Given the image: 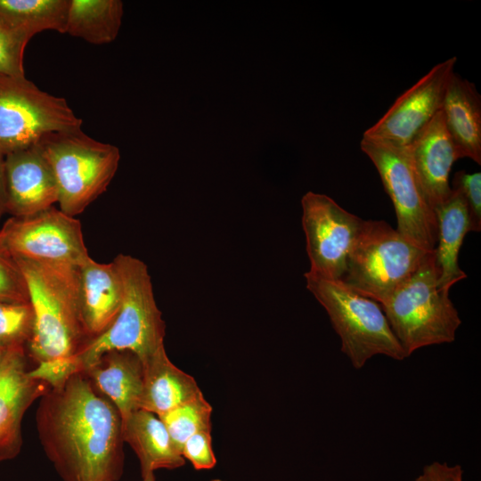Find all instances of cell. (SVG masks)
<instances>
[{
  "label": "cell",
  "instance_id": "6",
  "mask_svg": "<svg viewBox=\"0 0 481 481\" xmlns=\"http://www.w3.org/2000/svg\"><path fill=\"white\" fill-rule=\"evenodd\" d=\"M307 289L326 310L352 366L362 369L375 355L403 361L406 355L377 302L341 281L305 273Z\"/></svg>",
  "mask_w": 481,
  "mask_h": 481
},
{
  "label": "cell",
  "instance_id": "7",
  "mask_svg": "<svg viewBox=\"0 0 481 481\" xmlns=\"http://www.w3.org/2000/svg\"><path fill=\"white\" fill-rule=\"evenodd\" d=\"M426 252L382 220H363L339 280L381 305L420 266Z\"/></svg>",
  "mask_w": 481,
  "mask_h": 481
},
{
  "label": "cell",
  "instance_id": "3",
  "mask_svg": "<svg viewBox=\"0 0 481 481\" xmlns=\"http://www.w3.org/2000/svg\"><path fill=\"white\" fill-rule=\"evenodd\" d=\"M113 261L122 281L120 309L109 328L88 340L72 357L76 372L86 371L110 351H131L143 363L164 347L165 322L154 298L147 265L124 254Z\"/></svg>",
  "mask_w": 481,
  "mask_h": 481
},
{
  "label": "cell",
  "instance_id": "19",
  "mask_svg": "<svg viewBox=\"0 0 481 481\" xmlns=\"http://www.w3.org/2000/svg\"><path fill=\"white\" fill-rule=\"evenodd\" d=\"M143 363L139 409L159 416L202 394L193 377L172 363L165 347Z\"/></svg>",
  "mask_w": 481,
  "mask_h": 481
},
{
  "label": "cell",
  "instance_id": "29",
  "mask_svg": "<svg viewBox=\"0 0 481 481\" xmlns=\"http://www.w3.org/2000/svg\"><path fill=\"white\" fill-rule=\"evenodd\" d=\"M181 454L197 470L213 469L216 459L212 448L211 430L200 431L190 436L183 444Z\"/></svg>",
  "mask_w": 481,
  "mask_h": 481
},
{
  "label": "cell",
  "instance_id": "28",
  "mask_svg": "<svg viewBox=\"0 0 481 481\" xmlns=\"http://www.w3.org/2000/svg\"><path fill=\"white\" fill-rule=\"evenodd\" d=\"M452 188L459 190L467 204L469 232L481 230V173L457 172L452 179Z\"/></svg>",
  "mask_w": 481,
  "mask_h": 481
},
{
  "label": "cell",
  "instance_id": "9",
  "mask_svg": "<svg viewBox=\"0 0 481 481\" xmlns=\"http://www.w3.org/2000/svg\"><path fill=\"white\" fill-rule=\"evenodd\" d=\"M361 150L379 174L396 214V230L426 252L437 243V220L420 184L406 149L363 137Z\"/></svg>",
  "mask_w": 481,
  "mask_h": 481
},
{
  "label": "cell",
  "instance_id": "1",
  "mask_svg": "<svg viewBox=\"0 0 481 481\" xmlns=\"http://www.w3.org/2000/svg\"><path fill=\"white\" fill-rule=\"evenodd\" d=\"M37 428L63 481H117L124 468L122 420L84 372L40 397Z\"/></svg>",
  "mask_w": 481,
  "mask_h": 481
},
{
  "label": "cell",
  "instance_id": "30",
  "mask_svg": "<svg viewBox=\"0 0 481 481\" xmlns=\"http://www.w3.org/2000/svg\"><path fill=\"white\" fill-rule=\"evenodd\" d=\"M463 473L459 464L433 461L423 468L415 481H463Z\"/></svg>",
  "mask_w": 481,
  "mask_h": 481
},
{
  "label": "cell",
  "instance_id": "8",
  "mask_svg": "<svg viewBox=\"0 0 481 481\" xmlns=\"http://www.w3.org/2000/svg\"><path fill=\"white\" fill-rule=\"evenodd\" d=\"M77 117L64 98L39 89L26 77L0 75V153L36 144L52 132L80 129Z\"/></svg>",
  "mask_w": 481,
  "mask_h": 481
},
{
  "label": "cell",
  "instance_id": "34",
  "mask_svg": "<svg viewBox=\"0 0 481 481\" xmlns=\"http://www.w3.org/2000/svg\"><path fill=\"white\" fill-rule=\"evenodd\" d=\"M210 481H225V480H223V479H220V478H215V479H212Z\"/></svg>",
  "mask_w": 481,
  "mask_h": 481
},
{
  "label": "cell",
  "instance_id": "16",
  "mask_svg": "<svg viewBox=\"0 0 481 481\" xmlns=\"http://www.w3.org/2000/svg\"><path fill=\"white\" fill-rule=\"evenodd\" d=\"M82 323L88 340L106 330L122 303L123 287L114 263L102 264L87 257L77 267Z\"/></svg>",
  "mask_w": 481,
  "mask_h": 481
},
{
  "label": "cell",
  "instance_id": "15",
  "mask_svg": "<svg viewBox=\"0 0 481 481\" xmlns=\"http://www.w3.org/2000/svg\"><path fill=\"white\" fill-rule=\"evenodd\" d=\"M406 150L420 184L434 210L451 193L449 175L452 164L460 159L441 110Z\"/></svg>",
  "mask_w": 481,
  "mask_h": 481
},
{
  "label": "cell",
  "instance_id": "23",
  "mask_svg": "<svg viewBox=\"0 0 481 481\" xmlns=\"http://www.w3.org/2000/svg\"><path fill=\"white\" fill-rule=\"evenodd\" d=\"M69 0H0V19L31 37L44 30L66 33Z\"/></svg>",
  "mask_w": 481,
  "mask_h": 481
},
{
  "label": "cell",
  "instance_id": "25",
  "mask_svg": "<svg viewBox=\"0 0 481 481\" xmlns=\"http://www.w3.org/2000/svg\"><path fill=\"white\" fill-rule=\"evenodd\" d=\"M34 328L30 303L0 302V347L25 346Z\"/></svg>",
  "mask_w": 481,
  "mask_h": 481
},
{
  "label": "cell",
  "instance_id": "24",
  "mask_svg": "<svg viewBox=\"0 0 481 481\" xmlns=\"http://www.w3.org/2000/svg\"><path fill=\"white\" fill-rule=\"evenodd\" d=\"M212 406L203 394L159 415L169 436L180 452L184 442L192 435L211 430Z\"/></svg>",
  "mask_w": 481,
  "mask_h": 481
},
{
  "label": "cell",
  "instance_id": "13",
  "mask_svg": "<svg viewBox=\"0 0 481 481\" xmlns=\"http://www.w3.org/2000/svg\"><path fill=\"white\" fill-rule=\"evenodd\" d=\"M25 346L8 348L0 361V462L16 457L22 445L26 411L50 387L29 374Z\"/></svg>",
  "mask_w": 481,
  "mask_h": 481
},
{
  "label": "cell",
  "instance_id": "26",
  "mask_svg": "<svg viewBox=\"0 0 481 481\" xmlns=\"http://www.w3.org/2000/svg\"><path fill=\"white\" fill-rule=\"evenodd\" d=\"M31 37L0 19V75L25 77L23 58Z\"/></svg>",
  "mask_w": 481,
  "mask_h": 481
},
{
  "label": "cell",
  "instance_id": "14",
  "mask_svg": "<svg viewBox=\"0 0 481 481\" xmlns=\"http://www.w3.org/2000/svg\"><path fill=\"white\" fill-rule=\"evenodd\" d=\"M6 212L26 216L58 202L57 184L52 169L34 144L4 156Z\"/></svg>",
  "mask_w": 481,
  "mask_h": 481
},
{
  "label": "cell",
  "instance_id": "20",
  "mask_svg": "<svg viewBox=\"0 0 481 481\" xmlns=\"http://www.w3.org/2000/svg\"><path fill=\"white\" fill-rule=\"evenodd\" d=\"M122 435L140 461L142 477L159 469H174L185 464L165 425L151 412H133L122 421Z\"/></svg>",
  "mask_w": 481,
  "mask_h": 481
},
{
  "label": "cell",
  "instance_id": "10",
  "mask_svg": "<svg viewBox=\"0 0 481 481\" xmlns=\"http://www.w3.org/2000/svg\"><path fill=\"white\" fill-rule=\"evenodd\" d=\"M0 251L12 259L69 266L89 257L80 222L53 206L8 219L0 229Z\"/></svg>",
  "mask_w": 481,
  "mask_h": 481
},
{
  "label": "cell",
  "instance_id": "33",
  "mask_svg": "<svg viewBox=\"0 0 481 481\" xmlns=\"http://www.w3.org/2000/svg\"><path fill=\"white\" fill-rule=\"evenodd\" d=\"M6 350H7V349L1 348V347H0V361H1V359L3 358V356H4V353H5Z\"/></svg>",
  "mask_w": 481,
  "mask_h": 481
},
{
  "label": "cell",
  "instance_id": "11",
  "mask_svg": "<svg viewBox=\"0 0 481 481\" xmlns=\"http://www.w3.org/2000/svg\"><path fill=\"white\" fill-rule=\"evenodd\" d=\"M302 227L310 261L309 273L339 281L363 219L327 195L308 192L302 200Z\"/></svg>",
  "mask_w": 481,
  "mask_h": 481
},
{
  "label": "cell",
  "instance_id": "22",
  "mask_svg": "<svg viewBox=\"0 0 481 481\" xmlns=\"http://www.w3.org/2000/svg\"><path fill=\"white\" fill-rule=\"evenodd\" d=\"M123 15L120 0H69L66 33L94 45L112 42Z\"/></svg>",
  "mask_w": 481,
  "mask_h": 481
},
{
  "label": "cell",
  "instance_id": "5",
  "mask_svg": "<svg viewBox=\"0 0 481 481\" xmlns=\"http://www.w3.org/2000/svg\"><path fill=\"white\" fill-rule=\"evenodd\" d=\"M35 145L53 174L60 209L70 216L106 191L120 159L117 146L94 140L81 128L46 134Z\"/></svg>",
  "mask_w": 481,
  "mask_h": 481
},
{
  "label": "cell",
  "instance_id": "4",
  "mask_svg": "<svg viewBox=\"0 0 481 481\" xmlns=\"http://www.w3.org/2000/svg\"><path fill=\"white\" fill-rule=\"evenodd\" d=\"M434 252L380 306L406 357L433 345L452 343L461 324L448 290L438 289Z\"/></svg>",
  "mask_w": 481,
  "mask_h": 481
},
{
  "label": "cell",
  "instance_id": "21",
  "mask_svg": "<svg viewBox=\"0 0 481 481\" xmlns=\"http://www.w3.org/2000/svg\"><path fill=\"white\" fill-rule=\"evenodd\" d=\"M437 220V243L436 261L440 271L437 287L450 290L459 281L466 278L460 268L458 257L469 223L466 201L461 192L452 188L449 196L434 209Z\"/></svg>",
  "mask_w": 481,
  "mask_h": 481
},
{
  "label": "cell",
  "instance_id": "2",
  "mask_svg": "<svg viewBox=\"0 0 481 481\" xmlns=\"http://www.w3.org/2000/svg\"><path fill=\"white\" fill-rule=\"evenodd\" d=\"M25 278L34 314L29 353L37 364L73 357L88 341L79 308L78 266L13 259Z\"/></svg>",
  "mask_w": 481,
  "mask_h": 481
},
{
  "label": "cell",
  "instance_id": "18",
  "mask_svg": "<svg viewBox=\"0 0 481 481\" xmlns=\"http://www.w3.org/2000/svg\"><path fill=\"white\" fill-rule=\"evenodd\" d=\"M84 373L95 389L118 411L122 421L139 409L143 385V363L135 353L110 351Z\"/></svg>",
  "mask_w": 481,
  "mask_h": 481
},
{
  "label": "cell",
  "instance_id": "17",
  "mask_svg": "<svg viewBox=\"0 0 481 481\" xmlns=\"http://www.w3.org/2000/svg\"><path fill=\"white\" fill-rule=\"evenodd\" d=\"M441 112L459 158L481 164V95L476 86L453 72L445 89Z\"/></svg>",
  "mask_w": 481,
  "mask_h": 481
},
{
  "label": "cell",
  "instance_id": "32",
  "mask_svg": "<svg viewBox=\"0 0 481 481\" xmlns=\"http://www.w3.org/2000/svg\"><path fill=\"white\" fill-rule=\"evenodd\" d=\"M142 481H156L154 472L149 473L148 475L143 477Z\"/></svg>",
  "mask_w": 481,
  "mask_h": 481
},
{
  "label": "cell",
  "instance_id": "27",
  "mask_svg": "<svg viewBox=\"0 0 481 481\" xmlns=\"http://www.w3.org/2000/svg\"><path fill=\"white\" fill-rule=\"evenodd\" d=\"M0 302L29 303L27 283L16 262L0 251Z\"/></svg>",
  "mask_w": 481,
  "mask_h": 481
},
{
  "label": "cell",
  "instance_id": "12",
  "mask_svg": "<svg viewBox=\"0 0 481 481\" xmlns=\"http://www.w3.org/2000/svg\"><path fill=\"white\" fill-rule=\"evenodd\" d=\"M456 61L454 56L434 66L402 94L363 137L397 148L410 147L441 110Z\"/></svg>",
  "mask_w": 481,
  "mask_h": 481
},
{
  "label": "cell",
  "instance_id": "31",
  "mask_svg": "<svg viewBox=\"0 0 481 481\" xmlns=\"http://www.w3.org/2000/svg\"><path fill=\"white\" fill-rule=\"evenodd\" d=\"M5 204L4 156L0 153V217L6 213Z\"/></svg>",
  "mask_w": 481,
  "mask_h": 481
}]
</instances>
